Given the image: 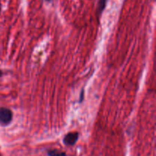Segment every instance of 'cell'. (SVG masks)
<instances>
[{
  "label": "cell",
  "instance_id": "cell-6",
  "mask_svg": "<svg viewBox=\"0 0 156 156\" xmlns=\"http://www.w3.org/2000/svg\"><path fill=\"white\" fill-rule=\"evenodd\" d=\"M2 76V72L1 70H0V77H1Z\"/></svg>",
  "mask_w": 156,
  "mask_h": 156
},
{
  "label": "cell",
  "instance_id": "cell-5",
  "mask_svg": "<svg viewBox=\"0 0 156 156\" xmlns=\"http://www.w3.org/2000/svg\"><path fill=\"white\" fill-rule=\"evenodd\" d=\"M83 96H84V91H83V90H82V93H81V95H80V101H79V102H82V99L84 98Z\"/></svg>",
  "mask_w": 156,
  "mask_h": 156
},
{
  "label": "cell",
  "instance_id": "cell-7",
  "mask_svg": "<svg viewBox=\"0 0 156 156\" xmlns=\"http://www.w3.org/2000/svg\"><path fill=\"white\" fill-rule=\"evenodd\" d=\"M45 1H47V2H50V1H51V0H45Z\"/></svg>",
  "mask_w": 156,
  "mask_h": 156
},
{
  "label": "cell",
  "instance_id": "cell-1",
  "mask_svg": "<svg viewBox=\"0 0 156 156\" xmlns=\"http://www.w3.org/2000/svg\"><path fill=\"white\" fill-rule=\"evenodd\" d=\"M13 117V114L12 111L8 108H0V125L6 126L11 123Z\"/></svg>",
  "mask_w": 156,
  "mask_h": 156
},
{
  "label": "cell",
  "instance_id": "cell-4",
  "mask_svg": "<svg viewBox=\"0 0 156 156\" xmlns=\"http://www.w3.org/2000/svg\"><path fill=\"white\" fill-rule=\"evenodd\" d=\"M49 156H66V153L64 152L58 151L56 149H53V150H50L48 152Z\"/></svg>",
  "mask_w": 156,
  "mask_h": 156
},
{
  "label": "cell",
  "instance_id": "cell-3",
  "mask_svg": "<svg viewBox=\"0 0 156 156\" xmlns=\"http://www.w3.org/2000/svg\"><path fill=\"white\" fill-rule=\"evenodd\" d=\"M107 1L108 0H99L98 1V11L99 14H101L103 11L105 10V7H106Z\"/></svg>",
  "mask_w": 156,
  "mask_h": 156
},
{
  "label": "cell",
  "instance_id": "cell-2",
  "mask_svg": "<svg viewBox=\"0 0 156 156\" xmlns=\"http://www.w3.org/2000/svg\"><path fill=\"white\" fill-rule=\"evenodd\" d=\"M78 138H79L78 133H69L64 137L63 142L66 146H73L77 142Z\"/></svg>",
  "mask_w": 156,
  "mask_h": 156
}]
</instances>
